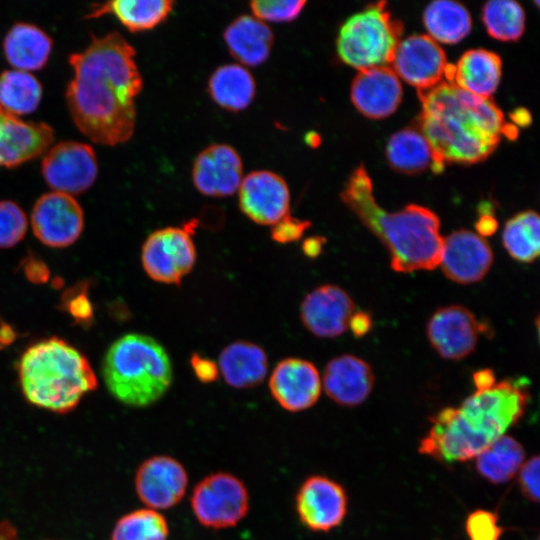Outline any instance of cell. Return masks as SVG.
<instances>
[{"instance_id": "cell-24", "label": "cell", "mask_w": 540, "mask_h": 540, "mask_svg": "<svg viewBox=\"0 0 540 540\" xmlns=\"http://www.w3.org/2000/svg\"><path fill=\"white\" fill-rule=\"evenodd\" d=\"M502 61L486 49L466 51L456 65L448 64L445 80L482 98H490L500 82Z\"/></svg>"}, {"instance_id": "cell-22", "label": "cell", "mask_w": 540, "mask_h": 540, "mask_svg": "<svg viewBox=\"0 0 540 540\" xmlns=\"http://www.w3.org/2000/svg\"><path fill=\"white\" fill-rule=\"evenodd\" d=\"M402 98L399 77L390 66L361 70L351 85L356 109L371 119H382L396 111Z\"/></svg>"}, {"instance_id": "cell-34", "label": "cell", "mask_w": 540, "mask_h": 540, "mask_svg": "<svg viewBox=\"0 0 540 540\" xmlns=\"http://www.w3.org/2000/svg\"><path fill=\"white\" fill-rule=\"evenodd\" d=\"M502 242L515 260L531 263L539 256L540 221L535 211L527 210L510 218L502 232Z\"/></svg>"}, {"instance_id": "cell-28", "label": "cell", "mask_w": 540, "mask_h": 540, "mask_svg": "<svg viewBox=\"0 0 540 540\" xmlns=\"http://www.w3.org/2000/svg\"><path fill=\"white\" fill-rule=\"evenodd\" d=\"M208 92L221 108L239 112L252 103L256 83L246 67L240 64H224L210 75Z\"/></svg>"}, {"instance_id": "cell-26", "label": "cell", "mask_w": 540, "mask_h": 540, "mask_svg": "<svg viewBox=\"0 0 540 540\" xmlns=\"http://www.w3.org/2000/svg\"><path fill=\"white\" fill-rule=\"evenodd\" d=\"M223 38L229 53L244 67L264 63L274 42L270 27L251 15L235 18L224 30Z\"/></svg>"}, {"instance_id": "cell-40", "label": "cell", "mask_w": 540, "mask_h": 540, "mask_svg": "<svg viewBox=\"0 0 540 540\" xmlns=\"http://www.w3.org/2000/svg\"><path fill=\"white\" fill-rule=\"evenodd\" d=\"M465 530L470 540H500L503 529L495 513L478 509L466 519Z\"/></svg>"}, {"instance_id": "cell-3", "label": "cell", "mask_w": 540, "mask_h": 540, "mask_svg": "<svg viewBox=\"0 0 540 540\" xmlns=\"http://www.w3.org/2000/svg\"><path fill=\"white\" fill-rule=\"evenodd\" d=\"M527 402L524 386L508 379L476 391L431 418L419 453L447 464L476 458L522 418Z\"/></svg>"}, {"instance_id": "cell-4", "label": "cell", "mask_w": 540, "mask_h": 540, "mask_svg": "<svg viewBox=\"0 0 540 540\" xmlns=\"http://www.w3.org/2000/svg\"><path fill=\"white\" fill-rule=\"evenodd\" d=\"M340 196L386 246L394 271L433 270L439 265L443 238L433 211L415 204L398 212L385 211L374 198L372 181L363 165L352 172Z\"/></svg>"}, {"instance_id": "cell-8", "label": "cell", "mask_w": 540, "mask_h": 540, "mask_svg": "<svg viewBox=\"0 0 540 540\" xmlns=\"http://www.w3.org/2000/svg\"><path fill=\"white\" fill-rule=\"evenodd\" d=\"M190 505L203 527L220 530L237 526L247 516L250 497L240 478L218 471L197 483L190 496Z\"/></svg>"}, {"instance_id": "cell-2", "label": "cell", "mask_w": 540, "mask_h": 540, "mask_svg": "<svg viewBox=\"0 0 540 540\" xmlns=\"http://www.w3.org/2000/svg\"><path fill=\"white\" fill-rule=\"evenodd\" d=\"M419 130L429 142L437 172L445 163L473 164L485 160L502 135L517 137V127L505 121L490 98L473 95L446 80L418 90Z\"/></svg>"}, {"instance_id": "cell-50", "label": "cell", "mask_w": 540, "mask_h": 540, "mask_svg": "<svg viewBox=\"0 0 540 540\" xmlns=\"http://www.w3.org/2000/svg\"><path fill=\"white\" fill-rule=\"evenodd\" d=\"M511 119L521 126H526L531 121V116L529 112L523 108L517 109L510 115Z\"/></svg>"}, {"instance_id": "cell-5", "label": "cell", "mask_w": 540, "mask_h": 540, "mask_svg": "<svg viewBox=\"0 0 540 540\" xmlns=\"http://www.w3.org/2000/svg\"><path fill=\"white\" fill-rule=\"evenodd\" d=\"M18 371L27 401L56 413L73 410L84 395L97 387L87 358L58 337L28 347L20 358Z\"/></svg>"}, {"instance_id": "cell-43", "label": "cell", "mask_w": 540, "mask_h": 540, "mask_svg": "<svg viewBox=\"0 0 540 540\" xmlns=\"http://www.w3.org/2000/svg\"><path fill=\"white\" fill-rule=\"evenodd\" d=\"M190 365L196 378L204 384L212 383L219 377L218 365L211 359L203 357L198 353L192 354Z\"/></svg>"}, {"instance_id": "cell-13", "label": "cell", "mask_w": 540, "mask_h": 540, "mask_svg": "<svg viewBox=\"0 0 540 540\" xmlns=\"http://www.w3.org/2000/svg\"><path fill=\"white\" fill-rule=\"evenodd\" d=\"M188 473L183 464L169 455H155L144 460L136 470V493L147 508L166 510L185 496Z\"/></svg>"}, {"instance_id": "cell-38", "label": "cell", "mask_w": 540, "mask_h": 540, "mask_svg": "<svg viewBox=\"0 0 540 540\" xmlns=\"http://www.w3.org/2000/svg\"><path fill=\"white\" fill-rule=\"evenodd\" d=\"M304 0H254L250 2L253 16L265 22H288L299 16Z\"/></svg>"}, {"instance_id": "cell-21", "label": "cell", "mask_w": 540, "mask_h": 540, "mask_svg": "<svg viewBox=\"0 0 540 540\" xmlns=\"http://www.w3.org/2000/svg\"><path fill=\"white\" fill-rule=\"evenodd\" d=\"M53 139L48 124L23 121L0 106V167H16L40 156Z\"/></svg>"}, {"instance_id": "cell-23", "label": "cell", "mask_w": 540, "mask_h": 540, "mask_svg": "<svg viewBox=\"0 0 540 540\" xmlns=\"http://www.w3.org/2000/svg\"><path fill=\"white\" fill-rule=\"evenodd\" d=\"M321 381L331 400L341 406L354 407L367 400L373 390L375 377L366 361L343 354L327 363Z\"/></svg>"}, {"instance_id": "cell-27", "label": "cell", "mask_w": 540, "mask_h": 540, "mask_svg": "<svg viewBox=\"0 0 540 540\" xmlns=\"http://www.w3.org/2000/svg\"><path fill=\"white\" fill-rule=\"evenodd\" d=\"M53 47L50 36L39 27L24 22L15 23L3 41L8 63L16 70L36 71L48 62Z\"/></svg>"}, {"instance_id": "cell-25", "label": "cell", "mask_w": 540, "mask_h": 540, "mask_svg": "<svg viewBox=\"0 0 540 540\" xmlns=\"http://www.w3.org/2000/svg\"><path fill=\"white\" fill-rule=\"evenodd\" d=\"M219 374L236 389H248L263 382L268 371L265 350L256 343L238 340L225 346L218 359Z\"/></svg>"}, {"instance_id": "cell-45", "label": "cell", "mask_w": 540, "mask_h": 540, "mask_svg": "<svg viewBox=\"0 0 540 540\" xmlns=\"http://www.w3.org/2000/svg\"><path fill=\"white\" fill-rule=\"evenodd\" d=\"M371 327V316L363 311L354 312L348 323V328H350L352 333L357 337H362L367 334Z\"/></svg>"}, {"instance_id": "cell-29", "label": "cell", "mask_w": 540, "mask_h": 540, "mask_svg": "<svg viewBox=\"0 0 540 540\" xmlns=\"http://www.w3.org/2000/svg\"><path fill=\"white\" fill-rule=\"evenodd\" d=\"M171 0H117L96 4L87 18L113 14L131 32L145 31L163 22L173 10Z\"/></svg>"}, {"instance_id": "cell-6", "label": "cell", "mask_w": 540, "mask_h": 540, "mask_svg": "<svg viewBox=\"0 0 540 540\" xmlns=\"http://www.w3.org/2000/svg\"><path fill=\"white\" fill-rule=\"evenodd\" d=\"M102 374L109 392L121 403L147 407L159 401L173 381L166 349L153 337L128 333L108 348Z\"/></svg>"}, {"instance_id": "cell-18", "label": "cell", "mask_w": 540, "mask_h": 540, "mask_svg": "<svg viewBox=\"0 0 540 540\" xmlns=\"http://www.w3.org/2000/svg\"><path fill=\"white\" fill-rule=\"evenodd\" d=\"M493 263L488 242L469 230H457L443 239L439 265L450 280L460 284L480 281Z\"/></svg>"}, {"instance_id": "cell-47", "label": "cell", "mask_w": 540, "mask_h": 540, "mask_svg": "<svg viewBox=\"0 0 540 540\" xmlns=\"http://www.w3.org/2000/svg\"><path fill=\"white\" fill-rule=\"evenodd\" d=\"M473 381L476 386V391H484L490 389L496 384L494 372L491 369H481L474 373Z\"/></svg>"}, {"instance_id": "cell-35", "label": "cell", "mask_w": 540, "mask_h": 540, "mask_svg": "<svg viewBox=\"0 0 540 540\" xmlns=\"http://www.w3.org/2000/svg\"><path fill=\"white\" fill-rule=\"evenodd\" d=\"M168 537L165 516L147 507L123 515L111 533V540H168Z\"/></svg>"}, {"instance_id": "cell-16", "label": "cell", "mask_w": 540, "mask_h": 540, "mask_svg": "<svg viewBox=\"0 0 540 540\" xmlns=\"http://www.w3.org/2000/svg\"><path fill=\"white\" fill-rule=\"evenodd\" d=\"M426 330L430 344L442 358L459 360L474 351L481 327L469 309L449 305L435 311Z\"/></svg>"}, {"instance_id": "cell-32", "label": "cell", "mask_w": 540, "mask_h": 540, "mask_svg": "<svg viewBox=\"0 0 540 540\" xmlns=\"http://www.w3.org/2000/svg\"><path fill=\"white\" fill-rule=\"evenodd\" d=\"M423 23L430 37L444 43H457L471 31L472 21L467 9L451 0H436L427 5Z\"/></svg>"}, {"instance_id": "cell-48", "label": "cell", "mask_w": 540, "mask_h": 540, "mask_svg": "<svg viewBox=\"0 0 540 540\" xmlns=\"http://www.w3.org/2000/svg\"><path fill=\"white\" fill-rule=\"evenodd\" d=\"M324 238L313 236L302 243V251L309 258L317 257L323 248Z\"/></svg>"}, {"instance_id": "cell-14", "label": "cell", "mask_w": 540, "mask_h": 540, "mask_svg": "<svg viewBox=\"0 0 540 540\" xmlns=\"http://www.w3.org/2000/svg\"><path fill=\"white\" fill-rule=\"evenodd\" d=\"M237 191L240 210L256 224L273 226L289 215L288 185L272 171L250 172L243 177Z\"/></svg>"}, {"instance_id": "cell-39", "label": "cell", "mask_w": 540, "mask_h": 540, "mask_svg": "<svg viewBox=\"0 0 540 540\" xmlns=\"http://www.w3.org/2000/svg\"><path fill=\"white\" fill-rule=\"evenodd\" d=\"M88 285L85 282L75 284L62 295V308L69 313L76 323L86 325L93 319V307L87 295Z\"/></svg>"}, {"instance_id": "cell-9", "label": "cell", "mask_w": 540, "mask_h": 540, "mask_svg": "<svg viewBox=\"0 0 540 540\" xmlns=\"http://www.w3.org/2000/svg\"><path fill=\"white\" fill-rule=\"evenodd\" d=\"M189 222L182 227L168 226L148 235L141 248V264L155 282L180 285L193 270L197 252Z\"/></svg>"}, {"instance_id": "cell-36", "label": "cell", "mask_w": 540, "mask_h": 540, "mask_svg": "<svg viewBox=\"0 0 540 540\" xmlns=\"http://www.w3.org/2000/svg\"><path fill=\"white\" fill-rule=\"evenodd\" d=\"M482 19L488 34L500 41H516L525 29V13L512 0H492L485 3Z\"/></svg>"}, {"instance_id": "cell-41", "label": "cell", "mask_w": 540, "mask_h": 540, "mask_svg": "<svg viewBox=\"0 0 540 540\" xmlns=\"http://www.w3.org/2000/svg\"><path fill=\"white\" fill-rule=\"evenodd\" d=\"M539 456L524 461L518 471V484L522 495L534 503L539 502Z\"/></svg>"}, {"instance_id": "cell-46", "label": "cell", "mask_w": 540, "mask_h": 540, "mask_svg": "<svg viewBox=\"0 0 540 540\" xmlns=\"http://www.w3.org/2000/svg\"><path fill=\"white\" fill-rule=\"evenodd\" d=\"M475 228L481 237L490 236L496 232L498 223L492 214L482 213L476 222Z\"/></svg>"}, {"instance_id": "cell-10", "label": "cell", "mask_w": 540, "mask_h": 540, "mask_svg": "<svg viewBox=\"0 0 540 540\" xmlns=\"http://www.w3.org/2000/svg\"><path fill=\"white\" fill-rule=\"evenodd\" d=\"M41 172L53 191L78 195L95 182L97 158L90 145L62 141L47 151L41 163Z\"/></svg>"}, {"instance_id": "cell-11", "label": "cell", "mask_w": 540, "mask_h": 540, "mask_svg": "<svg viewBox=\"0 0 540 540\" xmlns=\"http://www.w3.org/2000/svg\"><path fill=\"white\" fill-rule=\"evenodd\" d=\"M348 497L341 484L325 475L307 477L295 495L300 522L314 532L340 526L347 514Z\"/></svg>"}, {"instance_id": "cell-17", "label": "cell", "mask_w": 540, "mask_h": 540, "mask_svg": "<svg viewBox=\"0 0 540 540\" xmlns=\"http://www.w3.org/2000/svg\"><path fill=\"white\" fill-rule=\"evenodd\" d=\"M268 386L280 407L289 412H301L318 401L322 381L312 362L291 357L277 363Z\"/></svg>"}, {"instance_id": "cell-7", "label": "cell", "mask_w": 540, "mask_h": 540, "mask_svg": "<svg viewBox=\"0 0 540 540\" xmlns=\"http://www.w3.org/2000/svg\"><path fill=\"white\" fill-rule=\"evenodd\" d=\"M403 25L394 19L387 2L370 4L350 16L337 37L340 59L359 71L391 64Z\"/></svg>"}, {"instance_id": "cell-33", "label": "cell", "mask_w": 540, "mask_h": 540, "mask_svg": "<svg viewBox=\"0 0 540 540\" xmlns=\"http://www.w3.org/2000/svg\"><path fill=\"white\" fill-rule=\"evenodd\" d=\"M42 93L41 83L30 72L12 69L0 74V106L14 116L34 112Z\"/></svg>"}, {"instance_id": "cell-42", "label": "cell", "mask_w": 540, "mask_h": 540, "mask_svg": "<svg viewBox=\"0 0 540 540\" xmlns=\"http://www.w3.org/2000/svg\"><path fill=\"white\" fill-rule=\"evenodd\" d=\"M310 226L311 223L307 220L287 215L272 226L271 238L281 244L296 242Z\"/></svg>"}, {"instance_id": "cell-1", "label": "cell", "mask_w": 540, "mask_h": 540, "mask_svg": "<svg viewBox=\"0 0 540 540\" xmlns=\"http://www.w3.org/2000/svg\"><path fill=\"white\" fill-rule=\"evenodd\" d=\"M135 55L114 31L92 36L84 51L69 57L73 78L66 90L68 109L77 128L94 143L114 146L133 135L135 98L142 90Z\"/></svg>"}, {"instance_id": "cell-19", "label": "cell", "mask_w": 540, "mask_h": 540, "mask_svg": "<svg viewBox=\"0 0 540 540\" xmlns=\"http://www.w3.org/2000/svg\"><path fill=\"white\" fill-rule=\"evenodd\" d=\"M355 312L350 295L342 288L325 284L310 291L302 300L300 318L304 327L321 338H334L348 329Z\"/></svg>"}, {"instance_id": "cell-20", "label": "cell", "mask_w": 540, "mask_h": 540, "mask_svg": "<svg viewBox=\"0 0 540 540\" xmlns=\"http://www.w3.org/2000/svg\"><path fill=\"white\" fill-rule=\"evenodd\" d=\"M242 179V159L227 144L209 145L196 156L192 166L193 184L205 196H230L238 190Z\"/></svg>"}, {"instance_id": "cell-37", "label": "cell", "mask_w": 540, "mask_h": 540, "mask_svg": "<svg viewBox=\"0 0 540 540\" xmlns=\"http://www.w3.org/2000/svg\"><path fill=\"white\" fill-rule=\"evenodd\" d=\"M28 221L22 208L10 200L0 201V248L18 244L27 232Z\"/></svg>"}, {"instance_id": "cell-30", "label": "cell", "mask_w": 540, "mask_h": 540, "mask_svg": "<svg viewBox=\"0 0 540 540\" xmlns=\"http://www.w3.org/2000/svg\"><path fill=\"white\" fill-rule=\"evenodd\" d=\"M386 156L389 165L405 174H417L429 168L437 172L433 150L419 129L405 128L388 140Z\"/></svg>"}, {"instance_id": "cell-44", "label": "cell", "mask_w": 540, "mask_h": 540, "mask_svg": "<svg viewBox=\"0 0 540 540\" xmlns=\"http://www.w3.org/2000/svg\"><path fill=\"white\" fill-rule=\"evenodd\" d=\"M24 274L34 283L46 282L49 278V269L46 264L33 256L27 257L23 263Z\"/></svg>"}, {"instance_id": "cell-49", "label": "cell", "mask_w": 540, "mask_h": 540, "mask_svg": "<svg viewBox=\"0 0 540 540\" xmlns=\"http://www.w3.org/2000/svg\"><path fill=\"white\" fill-rule=\"evenodd\" d=\"M16 338V333L11 326L2 323L0 325V348L11 344Z\"/></svg>"}, {"instance_id": "cell-15", "label": "cell", "mask_w": 540, "mask_h": 540, "mask_svg": "<svg viewBox=\"0 0 540 540\" xmlns=\"http://www.w3.org/2000/svg\"><path fill=\"white\" fill-rule=\"evenodd\" d=\"M396 75L417 90L432 88L445 79V52L430 36L414 34L400 41L391 62Z\"/></svg>"}, {"instance_id": "cell-12", "label": "cell", "mask_w": 540, "mask_h": 540, "mask_svg": "<svg viewBox=\"0 0 540 540\" xmlns=\"http://www.w3.org/2000/svg\"><path fill=\"white\" fill-rule=\"evenodd\" d=\"M31 225L34 235L44 245L67 247L80 237L84 214L73 196L52 191L43 194L35 202Z\"/></svg>"}, {"instance_id": "cell-31", "label": "cell", "mask_w": 540, "mask_h": 540, "mask_svg": "<svg viewBox=\"0 0 540 540\" xmlns=\"http://www.w3.org/2000/svg\"><path fill=\"white\" fill-rule=\"evenodd\" d=\"M476 470L493 484L510 481L525 460L523 446L512 436L503 435L476 457Z\"/></svg>"}]
</instances>
